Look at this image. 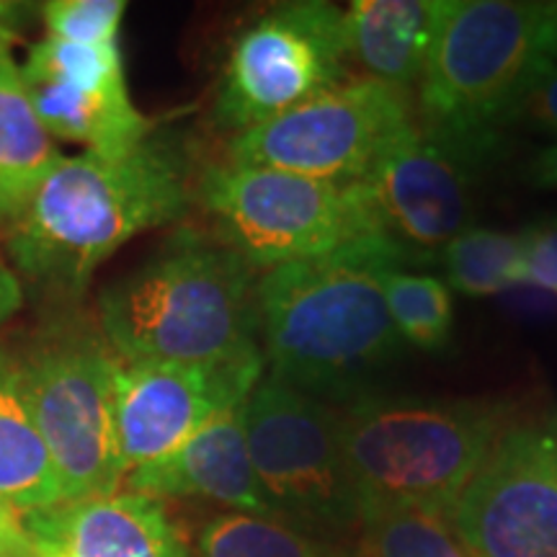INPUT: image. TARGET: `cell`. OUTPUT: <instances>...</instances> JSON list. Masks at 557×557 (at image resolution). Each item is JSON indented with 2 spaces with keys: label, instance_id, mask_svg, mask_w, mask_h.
<instances>
[{
  "label": "cell",
  "instance_id": "obj_1",
  "mask_svg": "<svg viewBox=\"0 0 557 557\" xmlns=\"http://www.w3.org/2000/svg\"><path fill=\"white\" fill-rule=\"evenodd\" d=\"M191 201L186 158L163 137L122 156H62L9 230L11 269L67 302L124 243L186 218Z\"/></svg>",
  "mask_w": 557,
  "mask_h": 557
},
{
  "label": "cell",
  "instance_id": "obj_2",
  "mask_svg": "<svg viewBox=\"0 0 557 557\" xmlns=\"http://www.w3.org/2000/svg\"><path fill=\"white\" fill-rule=\"evenodd\" d=\"M259 271L199 227L99 295V331L124 364H220L259 351Z\"/></svg>",
  "mask_w": 557,
  "mask_h": 557
},
{
  "label": "cell",
  "instance_id": "obj_3",
  "mask_svg": "<svg viewBox=\"0 0 557 557\" xmlns=\"http://www.w3.org/2000/svg\"><path fill=\"white\" fill-rule=\"evenodd\" d=\"M385 248L354 246L259 274L256 312L269 377L312 395H351L400 351L382 271Z\"/></svg>",
  "mask_w": 557,
  "mask_h": 557
},
{
  "label": "cell",
  "instance_id": "obj_4",
  "mask_svg": "<svg viewBox=\"0 0 557 557\" xmlns=\"http://www.w3.org/2000/svg\"><path fill=\"white\" fill-rule=\"evenodd\" d=\"M555 52L557 0H442L416 86L418 124L478 165Z\"/></svg>",
  "mask_w": 557,
  "mask_h": 557
},
{
  "label": "cell",
  "instance_id": "obj_5",
  "mask_svg": "<svg viewBox=\"0 0 557 557\" xmlns=\"http://www.w3.org/2000/svg\"><path fill=\"white\" fill-rule=\"evenodd\" d=\"M508 418L506 403L480 398L367 395L338 408L361 517L389 506L449 513Z\"/></svg>",
  "mask_w": 557,
  "mask_h": 557
},
{
  "label": "cell",
  "instance_id": "obj_6",
  "mask_svg": "<svg viewBox=\"0 0 557 557\" xmlns=\"http://www.w3.org/2000/svg\"><path fill=\"white\" fill-rule=\"evenodd\" d=\"M16 359L32 416L58 472L62 500L120 491L127 478L114 423L122 359L99 325L60 312L34 333Z\"/></svg>",
  "mask_w": 557,
  "mask_h": 557
},
{
  "label": "cell",
  "instance_id": "obj_7",
  "mask_svg": "<svg viewBox=\"0 0 557 557\" xmlns=\"http://www.w3.org/2000/svg\"><path fill=\"white\" fill-rule=\"evenodd\" d=\"M194 201L212 222L209 233L259 274L354 246H380L359 181L338 184L222 160L194 178Z\"/></svg>",
  "mask_w": 557,
  "mask_h": 557
},
{
  "label": "cell",
  "instance_id": "obj_8",
  "mask_svg": "<svg viewBox=\"0 0 557 557\" xmlns=\"http://www.w3.org/2000/svg\"><path fill=\"white\" fill-rule=\"evenodd\" d=\"M246 438L276 521L325 542H354L361 500L341 444L338 408L263 377L246 400Z\"/></svg>",
  "mask_w": 557,
  "mask_h": 557
},
{
  "label": "cell",
  "instance_id": "obj_9",
  "mask_svg": "<svg viewBox=\"0 0 557 557\" xmlns=\"http://www.w3.org/2000/svg\"><path fill=\"white\" fill-rule=\"evenodd\" d=\"M416 122L408 90L354 75L274 120L233 135L227 163L359 181L382 150Z\"/></svg>",
  "mask_w": 557,
  "mask_h": 557
},
{
  "label": "cell",
  "instance_id": "obj_10",
  "mask_svg": "<svg viewBox=\"0 0 557 557\" xmlns=\"http://www.w3.org/2000/svg\"><path fill=\"white\" fill-rule=\"evenodd\" d=\"M351 75L344 9L323 0L278 5L233 41L214 120L246 132L341 86Z\"/></svg>",
  "mask_w": 557,
  "mask_h": 557
},
{
  "label": "cell",
  "instance_id": "obj_11",
  "mask_svg": "<svg viewBox=\"0 0 557 557\" xmlns=\"http://www.w3.org/2000/svg\"><path fill=\"white\" fill-rule=\"evenodd\" d=\"M447 517L478 557H557V408L508 418Z\"/></svg>",
  "mask_w": 557,
  "mask_h": 557
},
{
  "label": "cell",
  "instance_id": "obj_12",
  "mask_svg": "<svg viewBox=\"0 0 557 557\" xmlns=\"http://www.w3.org/2000/svg\"><path fill=\"white\" fill-rule=\"evenodd\" d=\"M472 165L416 120L359 178L374 238L400 267L442 256L472 227Z\"/></svg>",
  "mask_w": 557,
  "mask_h": 557
},
{
  "label": "cell",
  "instance_id": "obj_13",
  "mask_svg": "<svg viewBox=\"0 0 557 557\" xmlns=\"http://www.w3.org/2000/svg\"><path fill=\"white\" fill-rule=\"evenodd\" d=\"M263 354L220 364H124L116 372L114 423L124 472L165 457L212 418L238 408L263 380Z\"/></svg>",
  "mask_w": 557,
  "mask_h": 557
},
{
  "label": "cell",
  "instance_id": "obj_14",
  "mask_svg": "<svg viewBox=\"0 0 557 557\" xmlns=\"http://www.w3.org/2000/svg\"><path fill=\"white\" fill-rule=\"evenodd\" d=\"M18 70L52 137L101 156H122L150 137L152 122L129 96L120 41L83 47L45 37Z\"/></svg>",
  "mask_w": 557,
  "mask_h": 557
},
{
  "label": "cell",
  "instance_id": "obj_15",
  "mask_svg": "<svg viewBox=\"0 0 557 557\" xmlns=\"http://www.w3.org/2000/svg\"><path fill=\"white\" fill-rule=\"evenodd\" d=\"M39 557H197L160 498L135 491L24 511Z\"/></svg>",
  "mask_w": 557,
  "mask_h": 557
},
{
  "label": "cell",
  "instance_id": "obj_16",
  "mask_svg": "<svg viewBox=\"0 0 557 557\" xmlns=\"http://www.w3.org/2000/svg\"><path fill=\"white\" fill-rule=\"evenodd\" d=\"M243 410L246 403L212 418L165 457L129 470L127 491L160 500L201 498L230 511L274 519L250 462Z\"/></svg>",
  "mask_w": 557,
  "mask_h": 557
},
{
  "label": "cell",
  "instance_id": "obj_17",
  "mask_svg": "<svg viewBox=\"0 0 557 557\" xmlns=\"http://www.w3.org/2000/svg\"><path fill=\"white\" fill-rule=\"evenodd\" d=\"M442 0H354L344 9L351 67L361 78L408 90L421 81Z\"/></svg>",
  "mask_w": 557,
  "mask_h": 557
},
{
  "label": "cell",
  "instance_id": "obj_18",
  "mask_svg": "<svg viewBox=\"0 0 557 557\" xmlns=\"http://www.w3.org/2000/svg\"><path fill=\"white\" fill-rule=\"evenodd\" d=\"M62 152L34 111L18 62L0 58V227L16 225Z\"/></svg>",
  "mask_w": 557,
  "mask_h": 557
},
{
  "label": "cell",
  "instance_id": "obj_19",
  "mask_svg": "<svg viewBox=\"0 0 557 557\" xmlns=\"http://www.w3.org/2000/svg\"><path fill=\"white\" fill-rule=\"evenodd\" d=\"M0 496L21 511L62 504L58 472L32 416L16 351L3 344H0Z\"/></svg>",
  "mask_w": 557,
  "mask_h": 557
},
{
  "label": "cell",
  "instance_id": "obj_20",
  "mask_svg": "<svg viewBox=\"0 0 557 557\" xmlns=\"http://www.w3.org/2000/svg\"><path fill=\"white\" fill-rule=\"evenodd\" d=\"M194 553L197 557H361L357 547L310 537L284 521L240 511L205 521Z\"/></svg>",
  "mask_w": 557,
  "mask_h": 557
},
{
  "label": "cell",
  "instance_id": "obj_21",
  "mask_svg": "<svg viewBox=\"0 0 557 557\" xmlns=\"http://www.w3.org/2000/svg\"><path fill=\"white\" fill-rule=\"evenodd\" d=\"M361 557H478L447 513L418 506L374 508L361 517Z\"/></svg>",
  "mask_w": 557,
  "mask_h": 557
},
{
  "label": "cell",
  "instance_id": "obj_22",
  "mask_svg": "<svg viewBox=\"0 0 557 557\" xmlns=\"http://www.w3.org/2000/svg\"><path fill=\"white\" fill-rule=\"evenodd\" d=\"M438 261L447 271V287L468 297H491L521 287L519 233L472 225L459 233Z\"/></svg>",
  "mask_w": 557,
  "mask_h": 557
},
{
  "label": "cell",
  "instance_id": "obj_23",
  "mask_svg": "<svg viewBox=\"0 0 557 557\" xmlns=\"http://www.w3.org/2000/svg\"><path fill=\"white\" fill-rule=\"evenodd\" d=\"M382 292L403 344L421 351H442L455 329V302L451 289L442 278L413 274L403 267L382 271Z\"/></svg>",
  "mask_w": 557,
  "mask_h": 557
},
{
  "label": "cell",
  "instance_id": "obj_24",
  "mask_svg": "<svg viewBox=\"0 0 557 557\" xmlns=\"http://www.w3.org/2000/svg\"><path fill=\"white\" fill-rule=\"evenodd\" d=\"M124 11V0H52L41 9V18L50 39L103 47L120 41Z\"/></svg>",
  "mask_w": 557,
  "mask_h": 557
},
{
  "label": "cell",
  "instance_id": "obj_25",
  "mask_svg": "<svg viewBox=\"0 0 557 557\" xmlns=\"http://www.w3.org/2000/svg\"><path fill=\"white\" fill-rule=\"evenodd\" d=\"M521 287L557 297V218L537 220L519 233Z\"/></svg>",
  "mask_w": 557,
  "mask_h": 557
},
{
  "label": "cell",
  "instance_id": "obj_26",
  "mask_svg": "<svg viewBox=\"0 0 557 557\" xmlns=\"http://www.w3.org/2000/svg\"><path fill=\"white\" fill-rule=\"evenodd\" d=\"M517 122L532 124L557 143V52L542 62L534 78L529 81L517 109Z\"/></svg>",
  "mask_w": 557,
  "mask_h": 557
},
{
  "label": "cell",
  "instance_id": "obj_27",
  "mask_svg": "<svg viewBox=\"0 0 557 557\" xmlns=\"http://www.w3.org/2000/svg\"><path fill=\"white\" fill-rule=\"evenodd\" d=\"M0 557H39L26 532L24 511L0 496Z\"/></svg>",
  "mask_w": 557,
  "mask_h": 557
},
{
  "label": "cell",
  "instance_id": "obj_28",
  "mask_svg": "<svg viewBox=\"0 0 557 557\" xmlns=\"http://www.w3.org/2000/svg\"><path fill=\"white\" fill-rule=\"evenodd\" d=\"M24 305V287L11 263L0 259V325H5Z\"/></svg>",
  "mask_w": 557,
  "mask_h": 557
},
{
  "label": "cell",
  "instance_id": "obj_29",
  "mask_svg": "<svg viewBox=\"0 0 557 557\" xmlns=\"http://www.w3.org/2000/svg\"><path fill=\"white\" fill-rule=\"evenodd\" d=\"M26 9L18 3H5L0 0V58L11 54L13 45L21 37V26H24Z\"/></svg>",
  "mask_w": 557,
  "mask_h": 557
},
{
  "label": "cell",
  "instance_id": "obj_30",
  "mask_svg": "<svg viewBox=\"0 0 557 557\" xmlns=\"http://www.w3.org/2000/svg\"><path fill=\"white\" fill-rule=\"evenodd\" d=\"M529 181L542 189H557V143L540 150L529 163Z\"/></svg>",
  "mask_w": 557,
  "mask_h": 557
}]
</instances>
